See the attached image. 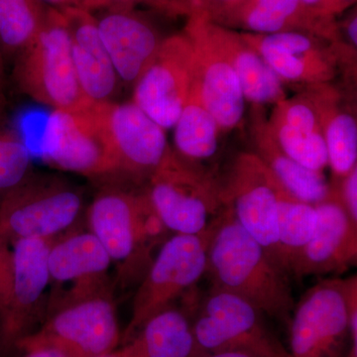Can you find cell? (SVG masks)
Listing matches in <instances>:
<instances>
[{
  "label": "cell",
  "mask_w": 357,
  "mask_h": 357,
  "mask_svg": "<svg viewBox=\"0 0 357 357\" xmlns=\"http://www.w3.org/2000/svg\"><path fill=\"white\" fill-rule=\"evenodd\" d=\"M206 273L213 287L241 296L263 314L290 321L295 307L290 275L229 208L210 225Z\"/></svg>",
  "instance_id": "obj_1"
},
{
  "label": "cell",
  "mask_w": 357,
  "mask_h": 357,
  "mask_svg": "<svg viewBox=\"0 0 357 357\" xmlns=\"http://www.w3.org/2000/svg\"><path fill=\"white\" fill-rule=\"evenodd\" d=\"M88 223L89 231L102 243L121 275L148 269L152 250L168 239L169 230L154 210L146 190L137 192L105 188L89 206Z\"/></svg>",
  "instance_id": "obj_2"
},
{
  "label": "cell",
  "mask_w": 357,
  "mask_h": 357,
  "mask_svg": "<svg viewBox=\"0 0 357 357\" xmlns=\"http://www.w3.org/2000/svg\"><path fill=\"white\" fill-rule=\"evenodd\" d=\"M14 77L23 93L53 110L82 109L93 103L77 81L64 16L56 7H48L38 34L18 54Z\"/></svg>",
  "instance_id": "obj_3"
},
{
  "label": "cell",
  "mask_w": 357,
  "mask_h": 357,
  "mask_svg": "<svg viewBox=\"0 0 357 357\" xmlns=\"http://www.w3.org/2000/svg\"><path fill=\"white\" fill-rule=\"evenodd\" d=\"M146 192L157 215L176 234H203L225 210L222 183L171 148L148 178Z\"/></svg>",
  "instance_id": "obj_4"
},
{
  "label": "cell",
  "mask_w": 357,
  "mask_h": 357,
  "mask_svg": "<svg viewBox=\"0 0 357 357\" xmlns=\"http://www.w3.org/2000/svg\"><path fill=\"white\" fill-rule=\"evenodd\" d=\"M82 192L65 178L27 176L7 191L0 204V238L55 239L69 229L83 208Z\"/></svg>",
  "instance_id": "obj_5"
},
{
  "label": "cell",
  "mask_w": 357,
  "mask_h": 357,
  "mask_svg": "<svg viewBox=\"0 0 357 357\" xmlns=\"http://www.w3.org/2000/svg\"><path fill=\"white\" fill-rule=\"evenodd\" d=\"M47 164L89 178L121 175L103 117L102 102L77 110H53L40 143Z\"/></svg>",
  "instance_id": "obj_6"
},
{
  "label": "cell",
  "mask_w": 357,
  "mask_h": 357,
  "mask_svg": "<svg viewBox=\"0 0 357 357\" xmlns=\"http://www.w3.org/2000/svg\"><path fill=\"white\" fill-rule=\"evenodd\" d=\"M121 340L116 307L107 291L48 312L43 326L16 347L24 351L53 347L68 357H98L114 351Z\"/></svg>",
  "instance_id": "obj_7"
},
{
  "label": "cell",
  "mask_w": 357,
  "mask_h": 357,
  "mask_svg": "<svg viewBox=\"0 0 357 357\" xmlns=\"http://www.w3.org/2000/svg\"><path fill=\"white\" fill-rule=\"evenodd\" d=\"M210 227L203 234H175L162 244L134 296L132 316L124 333L128 342L154 314L172 307L198 283L206 270Z\"/></svg>",
  "instance_id": "obj_8"
},
{
  "label": "cell",
  "mask_w": 357,
  "mask_h": 357,
  "mask_svg": "<svg viewBox=\"0 0 357 357\" xmlns=\"http://www.w3.org/2000/svg\"><path fill=\"white\" fill-rule=\"evenodd\" d=\"M263 316L241 296L213 287L192 321L199 354L243 351L260 357H290Z\"/></svg>",
  "instance_id": "obj_9"
},
{
  "label": "cell",
  "mask_w": 357,
  "mask_h": 357,
  "mask_svg": "<svg viewBox=\"0 0 357 357\" xmlns=\"http://www.w3.org/2000/svg\"><path fill=\"white\" fill-rule=\"evenodd\" d=\"M289 326L290 357H347L349 310L344 279H325L294 307Z\"/></svg>",
  "instance_id": "obj_10"
},
{
  "label": "cell",
  "mask_w": 357,
  "mask_h": 357,
  "mask_svg": "<svg viewBox=\"0 0 357 357\" xmlns=\"http://www.w3.org/2000/svg\"><path fill=\"white\" fill-rule=\"evenodd\" d=\"M194 82V50L184 32L163 39L134 84L132 102L163 129L173 128Z\"/></svg>",
  "instance_id": "obj_11"
},
{
  "label": "cell",
  "mask_w": 357,
  "mask_h": 357,
  "mask_svg": "<svg viewBox=\"0 0 357 357\" xmlns=\"http://www.w3.org/2000/svg\"><path fill=\"white\" fill-rule=\"evenodd\" d=\"M280 185L256 153L238 155L227 182L222 183L223 206L273 257L278 243L277 204Z\"/></svg>",
  "instance_id": "obj_12"
},
{
  "label": "cell",
  "mask_w": 357,
  "mask_h": 357,
  "mask_svg": "<svg viewBox=\"0 0 357 357\" xmlns=\"http://www.w3.org/2000/svg\"><path fill=\"white\" fill-rule=\"evenodd\" d=\"M109 255L89 230L70 231L54 239L49 251L51 295L46 312L110 291Z\"/></svg>",
  "instance_id": "obj_13"
},
{
  "label": "cell",
  "mask_w": 357,
  "mask_h": 357,
  "mask_svg": "<svg viewBox=\"0 0 357 357\" xmlns=\"http://www.w3.org/2000/svg\"><path fill=\"white\" fill-rule=\"evenodd\" d=\"M194 50V86L220 131L237 128L245 109L241 84L229 63L220 55L204 30L201 15L188 16L184 31Z\"/></svg>",
  "instance_id": "obj_14"
},
{
  "label": "cell",
  "mask_w": 357,
  "mask_h": 357,
  "mask_svg": "<svg viewBox=\"0 0 357 357\" xmlns=\"http://www.w3.org/2000/svg\"><path fill=\"white\" fill-rule=\"evenodd\" d=\"M54 239H21L13 243V287L10 304L0 321L1 344L10 347L30 333L42 314L50 285L48 257Z\"/></svg>",
  "instance_id": "obj_15"
},
{
  "label": "cell",
  "mask_w": 357,
  "mask_h": 357,
  "mask_svg": "<svg viewBox=\"0 0 357 357\" xmlns=\"http://www.w3.org/2000/svg\"><path fill=\"white\" fill-rule=\"evenodd\" d=\"M330 198L314 204L316 229L294 258L289 274L297 279L344 273L357 261V225L352 222L333 187Z\"/></svg>",
  "instance_id": "obj_16"
},
{
  "label": "cell",
  "mask_w": 357,
  "mask_h": 357,
  "mask_svg": "<svg viewBox=\"0 0 357 357\" xmlns=\"http://www.w3.org/2000/svg\"><path fill=\"white\" fill-rule=\"evenodd\" d=\"M282 82L307 86L325 84L337 74V59L325 39L300 31L241 33Z\"/></svg>",
  "instance_id": "obj_17"
},
{
  "label": "cell",
  "mask_w": 357,
  "mask_h": 357,
  "mask_svg": "<svg viewBox=\"0 0 357 357\" xmlns=\"http://www.w3.org/2000/svg\"><path fill=\"white\" fill-rule=\"evenodd\" d=\"M102 109L121 175L149 178L170 149L165 129L133 102H102Z\"/></svg>",
  "instance_id": "obj_18"
},
{
  "label": "cell",
  "mask_w": 357,
  "mask_h": 357,
  "mask_svg": "<svg viewBox=\"0 0 357 357\" xmlns=\"http://www.w3.org/2000/svg\"><path fill=\"white\" fill-rule=\"evenodd\" d=\"M96 24L119 79L135 84L163 39L154 26L131 7H110L96 18Z\"/></svg>",
  "instance_id": "obj_19"
},
{
  "label": "cell",
  "mask_w": 357,
  "mask_h": 357,
  "mask_svg": "<svg viewBox=\"0 0 357 357\" xmlns=\"http://www.w3.org/2000/svg\"><path fill=\"white\" fill-rule=\"evenodd\" d=\"M58 9L64 16L70 55L84 96L93 102H112L119 77L100 39L96 18L79 7Z\"/></svg>",
  "instance_id": "obj_20"
},
{
  "label": "cell",
  "mask_w": 357,
  "mask_h": 357,
  "mask_svg": "<svg viewBox=\"0 0 357 357\" xmlns=\"http://www.w3.org/2000/svg\"><path fill=\"white\" fill-rule=\"evenodd\" d=\"M195 13L201 15L211 43L236 72L245 100L260 105H277L285 100L283 82L261 56L244 41L241 33L213 22L206 14Z\"/></svg>",
  "instance_id": "obj_21"
},
{
  "label": "cell",
  "mask_w": 357,
  "mask_h": 357,
  "mask_svg": "<svg viewBox=\"0 0 357 357\" xmlns=\"http://www.w3.org/2000/svg\"><path fill=\"white\" fill-rule=\"evenodd\" d=\"M223 26H238L246 32L258 34L300 31L335 43L338 41L335 18L312 13L301 0H246Z\"/></svg>",
  "instance_id": "obj_22"
},
{
  "label": "cell",
  "mask_w": 357,
  "mask_h": 357,
  "mask_svg": "<svg viewBox=\"0 0 357 357\" xmlns=\"http://www.w3.org/2000/svg\"><path fill=\"white\" fill-rule=\"evenodd\" d=\"M309 100L316 109L326 141L328 166L337 178L345 177L357 167V123L356 117L340 109L337 93L325 84H318Z\"/></svg>",
  "instance_id": "obj_23"
},
{
  "label": "cell",
  "mask_w": 357,
  "mask_h": 357,
  "mask_svg": "<svg viewBox=\"0 0 357 357\" xmlns=\"http://www.w3.org/2000/svg\"><path fill=\"white\" fill-rule=\"evenodd\" d=\"M129 342H134L143 357H196L199 354L192 321L185 312L173 307L147 319Z\"/></svg>",
  "instance_id": "obj_24"
},
{
  "label": "cell",
  "mask_w": 357,
  "mask_h": 357,
  "mask_svg": "<svg viewBox=\"0 0 357 357\" xmlns=\"http://www.w3.org/2000/svg\"><path fill=\"white\" fill-rule=\"evenodd\" d=\"M256 133L257 154L282 185L296 198L316 204L330 198L333 185L323 174L309 170L284 153L266 126L259 124Z\"/></svg>",
  "instance_id": "obj_25"
},
{
  "label": "cell",
  "mask_w": 357,
  "mask_h": 357,
  "mask_svg": "<svg viewBox=\"0 0 357 357\" xmlns=\"http://www.w3.org/2000/svg\"><path fill=\"white\" fill-rule=\"evenodd\" d=\"M173 128L176 152L183 158L199 162L217 153L220 126L202 102L194 84Z\"/></svg>",
  "instance_id": "obj_26"
},
{
  "label": "cell",
  "mask_w": 357,
  "mask_h": 357,
  "mask_svg": "<svg viewBox=\"0 0 357 357\" xmlns=\"http://www.w3.org/2000/svg\"><path fill=\"white\" fill-rule=\"evenodd\" d=\"M317 222L316 206L296 198L281 184L277 204L278 243L274 257L288 273L294 258L312 238Z\"/></svg>",
  "instance_id": "obj_27"
},
{
  "label": "cell",
  "mask_w": 357,
  "mask_h": 357,
  "mask_svg": "<svg viewBox=\"0 0 357 357\" xmlns=\"http://www.w3.org/2000/svg\"><path fill=\"white\" fill-rule=\"evenodd\" d=\"M42 0H0V42L7 52L20 54L38 34L46 18Z\"/></svg>",
  "instance_id": "obj_28"
},
{
  "label": "cell",
  "mask_w": 357,
  "mask_h": 357,
  "mask_svg": "<svg viewBox=\"0 0 357 357\" xmlns=\"http://www.w3.org/2000/svg\"><path fill=\"white\" fill-rule=\"evenodd\" d=\"M267 124L284 153L301 166L323 174L328 166V158L321 131L303 132L279 122L270 121Z\"/></svg>",
  "instance_id": "obj_29"
},
{
  "label": "cell",
  "mask_w": 357,
  "mask_h": 357,
  "mask_svg": "<svg viewBox=\"0 0 357 357\" xmlns=\"http://www.w3.org/2000/svg\"><path fill=\"white\" fill-rule=\"evenodd\" d=\"M29 147L17 133L0 129V190L13 189L28 176Z\"/></svg>",
  "instance_id": "obj_30"
},
{
  "label": "cell",
  "mask_w": 357,
  "mask_h": 357,
  "mask_svg": "<svg viewBox=\"0 0 357 357\" xmlns=\"http://www.w3.org/2000/svg\"><path fill=\"white\" fill-rule=\"evenodd\" d=\"M303 132H318L321 126L314 105L307 98L284 100L277 103L271 121Z\"/></svg>",
  "instance_id": "obj_31"
},
{
  "label": "cell",
  "mask_w": 357,
  "mask_h": 357,
  "mask_svg": "<svg viewBox=\"0 0 357 357\" xmlns=\"http://www.w3.org/2000/svg\"><path fill=\"white\" fill-rule=\"evenodd\" d=\"M246 0H183L177 15L189 16L195 13L206 14L213 22L222 25Z\"/></svg>",
  "instance_id": "obj_32"
},
{
  "label": "cell",
  "mask_w": 357,
  "mask_h": 357,
  "mask_svg": "<svg viewBox=\"0 0 357 357\" xmlns=\"http://www.w3.org/2000/svg\"><path fill=\"white\" fill-rule=\"evenodd\" d=\"M13 253L8 243L0 238V321L6 316L13 287Z\"/></svg>",
  "instance_id": "obj_33"
},
{
  "label": "cell",
  "mask_w": 357,
  "mask_h": 357,
  "mask_svg": "<svg viewBox=\"0 0 357 357\" xmlns=\"http://www.w3.org/2000/svg\"><path fill=\"white\" fill-rule=\"evenodd\" d=\"M349 310V344L347 357H357V278L356 275L344 279Z\"/></svg>",
  "instance_id": "obj_34"
},
{
  "label": "cell",
  "mask_w": 357,
  "mask_h": 357,
  "mask_svg": "<svg viewBox=\"0 0 357 357\" xmlns=\"http://www.w3.org/2000/svg\"><path fill=\"white\" fill-rule=\"evenodd\" d=\"M333 188L349 218L357 225V167L342 178L340 187Z\"/></svg>",
  "instance_id": "obj_35"
},
{
  "label": "cell",
  "mask_w": 357,
  "mask_h": 357,
  "mask_svg": "<svg viewBox=\"0 0 357 357\" xmlns=\"http://www.w3.org/2000/svg\"><path fill=\"white\" fill-rule=\"evenodd\" d=\"M356 0H301L312 13L326 18H335Z\"/></svg>",
  "instance_id": "obj_36"
},
{
  "label": "cell",
  "mask_w": 357,
  "mask_h": 357,
  "mask_svg": "<svg viewBox=\"0 0 357 357\" xmlns=\"http://www.w3.org/2000/svg\"><path fill=\"white\" fill-rule=\"evenodd\" d=\"M342 29L345 32V36L351 43L352 48L357 46V15L356 11L352 13L342 23Z\"/></svg>",
  "instance_id": "obj_37"
},
{
  "label": "cell",
  "mask_w": 357,
  "mask_h": 357,
  "mask_svg": "<svg viewBox=\"0 0 357 357\" xmlns=\"http://www.w3.org/2000/svg\"><path fill=\"white\" fill-rule=\"evenodd\" d=\"M182 1L183 0H148V3L170 15H176Z\"/></svg>",
  "instance_id": "obj_38"
},
{
  "label": "cell",
  "mask_w": 357,
  "mask_h": 357,
  "mask_svg": "<svg viewBox=\"0 0 357 357\" xmlns=\"http://www.w3.org/2000/svg\"><path fill=\"white\" fill-rule=\"evenodd\" d=\"M25 352L24 357H68L64 352L53 347H35Z\"/></svg>",
  "instance_id": "obj_39"
},
{
  "label": "cell",
  "mask_w": 357,
  "mask_h": 357,
  "mask_svg": "<svg viewBox=\"0 0 357 357\" xmlns=\"http://www.w3.org/2000/svg\"><path fill=\"white\" fill-rule=\"evenodd\" d=\"M42 1L48 2L58 8L79 7V8L86 9V10H91V0H42Z\"/></svg>",
  "instance_id": "obj_40"
},
{
  "label": "cell",
  "mask_w": 357,
  "mask_h": 357,
  "mask_svg": "<svg viewBox=\"0 0 357 357\" xmlns=\"http://www.w3.org/2000/svg\"><path fill=\"white\" fill-rule=\"evenodd\" d=\"M98 357H142L137 347L132 342H126L119 351H112Z\"/></svg>",
  "instance_id": "obj_41"
},
{
  "label": "cell",
  "mask_w": 357,
  "mask_h": 357,
  "mask_svg": "<svg viewBox=\"0 0 357 357\" xmlns=\"http://www.w3.org/2000/svg\"><path fill=\"white\" fill-rule=\"evenodd\" d=\"M196 357H260L251 352L243 351H225L210 352V354H199Z\"/></svg>",
  "instance_id": "obj_42"
},
{
  "label": "cell",
  "mask_w": 357,
  "mask_h": 357,
  "mask_svg": "<svg viewBox=\"0 0 357 357\" xmlns=\"http://www.w3.org/2000/svg\"><path fill=\"white\" fill-rule=\"evenodd\" d=\"M145 1L148 0H100V8L105 7H131L132 4L137 2Z\"/></svg>",
  "instance_id": "obj_43"
},
{
  "label": "cell",
  "mask_w": 357,
  "mask_h": 357,
  "mask_svg": "<svg viewBox=\"0 0 357 357\" xmlns=\"http://www.w3.org/2000/svg\"><path fill=\"white\" fill-rule=\"evenodd\" d=\"M3 88V70H2L1 60H0V93Z\"/></svg>",
  "instance_id": "obj_44"
},
{
  "label": "cell",
  "mask_w": 357,
  "mask_h": 357,
  "mask_svg": "<svg viewBox=\"0 0 357 357\" xmlns=\"http://www.w3.org/2000/svg\"><path fill=\"white\" fill-rule=\"evenodd\" d=\"M100 8V0H91V10Z\"/></svg>",
  "instance_id": "obj_45"
},
{
  "label": "cell",
  "mask_w": 357,
  "mask_h": 357,
  "mask_svg": "<svg viewBox=\"0 0 357 357\" xmlns=\"http://www.w3.org/2000/svg\"><path fill=\"white\" fill-rule=\"evenodd\" d=\"M0 345H2V344H1V340H0Z\"/></svg>",
  "instance_id": "obj_46"
}]
</instances>
